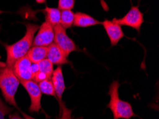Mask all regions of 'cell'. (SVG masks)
<instances>
[{"instance_id": "6da1fadb", "label": "cell", "mask_w": 159, "mask_h": 119, "mask_svg": "<svg viewBox=\"0 0 159 119\" xmlns=\"http://www.w3.org/2000/svg\"><path fill=\"white\" fill-rule=\"evenodd\" d=\"M39 28V26L37 24H26V33L25 36L13 44L5 45L7 52L5 66L11 67L16 61L27 54L29 50L32 47L34 38Z\"/></svg>"}, {"instance_id": "7a4b0ae2", "label": "cell", "mask_w": 159, "mask_h": 119, "mask_svg": "<svg viewBox=\"0 0 159 119\" xmlns=\"http://www.w3.org/2000/svg\"><path fill=\"white\" fill-rule=\"evenodd\" d=\"M119 86L120 84L118 81H114L111 84L108 93L110 100L107 107L111 111L114 119H130L136 116L131 104L120 98Z\"/></svg>"}, {"instance_id": "3957f363", "label": "cell", "mask_w": 159, "mask_h": 119, "mask_svg": "<svg viewBox=\"0 0 159 119\" xmlns=\"http://www.w3.org/2000/svg\"><path fill=\"white\" fill-rule=\"evenodd\" d=\"M20 81L11 67L4 66L0 69V90L7 103L14 107L18 108L15 95Z\"/></svg>"}, {"instance_id": "277c9868", "label": "cell", "mask_w": 159, "mask_h": 119, "mask_svg": "<svg viewBox=\"0 0 159 119\" xmlns=\"http://www.w3.org/2000/svg\"><path fill=\"white\" fill-rule=\"evenodd\" d=\"M54 43L63 52L66 57L71 52L78 51L75 42L67 35L66 30L61 24H57L54 26Z\"/></svg>"}, {"instance_id": "5b68a950", "label": "cell", "mask_w": 159, "mask_h": 119, "mask_svg": "<svg viewBox=\"0 0 159 119\" xmlns=\"http://www.w3.org/2000/svg\"><path fill=\"white\" fill-rule=\"evenodd\" d=\"M120 26H127L136 30L138 32L143 23V14L140 11L138 6H132L128 13L121 19H113Z\"/></svg>"}, {"instance_id": "8992f818", "label": "cell", "mask_w": 159, "mask_h": 119, "mask_svg": "<svg viewBox=\"0 0 159 119\" xmlns=\"http://www.w3.org/2000/svg\"><path fill=\"white\" fill-rule=\"evenodd\" d=\"M20 84L26 89L30 97L31 103L29 110L32 113H38L42 109L41 99L42 96L38 83L34 80H28V81H21Z\"/></svg>"}, {"instance_id": "52a82bcc", "label": "cell", "mask_w": 159, "mask_h": 119, "mask_svg": "<svg viewBox=\"0 0 159 119\" xmlns=\"http://www.w3.org/2000/svg\"><path fill=\"white\" fill-rule=\"evenodd\" d=\"M54 26L45 21L39 26L37 35L34 38L32 47H48L54 42Z\"/></svg>"}, {"instance_id": "ba28073f", "label": "cell", "mask_w": 159, "mask_h": 119, "mask_svg": "<svg viewBox=\"0 0 159 119\" xmlns=\"http://www.w3.org/2000/svg\"><path fill=\"white\" fill-rule=\"evenodd\" d=\"M32 64V62L26 55L16 61L11 68L20 81L33 80L34 76L31 69Z\"/></svg>"}, {"instance_id": "9c48e42d", "label": "cell", "mask_w": 159, "mask_h": 119, "mask_svg": "<svg viewBox=\"0 0 159 119\" xmlns=\"http://www.w3.org/2000/svg\"><path fill=\"white\" fill-rule=\"evenodd\" d=\"M107 35L109 38L111 45L112 47L116 46L119 41L124 36V33L122 30L121 26L116 23L114 20L109 21L106 19L102 22Z\"/></svg>"}, {"instance_id": "30bf717a", "label": "cell", "mask_w": 159, "mask_h": 119, "mask_svg": "<svg viewBox=\"0 0 159 119\" xmlns=\"http://www.w3.org/2000/svg\"><path fill=\"white\" fill-rule=\"evenodd\" d=\"M51 80L55 90L56 98H57L58 101H59L60 110H61V106L64 103L62 102V96H63L64 92L66 90V86H65L61 66H59L56 69L54 70L51 77Z\"/></svg>"}, {"instance_id": "8fae6325", "label": "cell", "mask_w": 159, "mask_h": 119, "mask_svg": "<svg viewBox=\"0 0 159 119\" xmlns=\"http://www.w3.org/2000/svg\"><path fill=\"white\" fill-rule=\"evenodd\" d=\"M66 55L59 47L52 43L47 47V59L54 65L61 66L69 64V61Z\"/></svg>"}, {"instance_id": "7c38bea8", "label": "cell", "mask_w": 159, "mask_h": 119, "mask_svg": "<svg viewBox=\"0 0 159 119\" xmlns=\"http://www.w3.org/2000/svg\"><path fill=\"white\" fill-rule=\"evenodd\" d=\"M102 24L101 21L96 20L92 16L83 12H76L74 14V26L77 27H89V26H95Z\"/></svg>"}, {"instance_id": "4fadbf2b", "label": "cell", "mask_w": 159, "mask_h": 119, "mask_svg": "<svg viewBox=\"0 0 159 119\" xmlns=\"http://www.w3.org/2000/svg\"><path fill=\"white\" fill-rule=\"evenodd\" d=\"M47 47H32L29 50L27 56L32 63H39L43 59H47Z\"/></svg>"}, {"instance_id": "5bb4252c", "label": "cell", "mask_w": 159, "mask_h": 119, "mask_svg": "<svg viewBox=\"0 0 159 119\" xmlns=\"http://www.w3.org/2000/svg\"><path fill=\"white\" fill-rule=\"evenodd\" d=\"M46 12V21L52 24L53 26L60 24L61 20V10L58 8L48 7L45 8Z\"/></svg>"}, {"instance_id": "9a60e30c", "label": "cell", "mask_w": 159, "mask_h": 119, "mask_svg": "<svg viewBox=\"0 0 159 119\" xmlns=\"http://www.w3.org/2000/svg\"><path fill=\"white\" fill-rule=\"evenodd\" d=\"M74 12L71 10H61V20L60 24L63 27L66 29L71 28L74 25Z\"/></svg>"}, {"instance_id": "2e32d148", "label": "cell", "mask_w": 159, "mask_h": 119, "mask_svg": "<svg viewBox=\"0 0 159 119\" xmlns=\"http://www.w3.org/2000/svg\"><path fill=\"white\" fill-rule=\"evenodd\" d=\"M38 85L42 94H44L45 95L56 97L55 90L54 88V86H53L51 79H45L44 81L38 83Z\"/></svg>"}, {"instance_id": "e0dca14e", "label": "cell", "mask_w": 159, "mask_h": 119, "mask_svg": "<svg viewBox=\"0 0 159 119\" xmlns=\"http://www.w3.org/2000/svg\"><path fill=\"white\" fill-rule=\"evenodd\" d=\"M38 64L39 69V71L44 73L47 75L48 79H51L53 71H54V64L50 62L47 59H44L41 61L40 62L38 63Z\"/></svg>"}, {"instance_id": "ac0fdd59", "label": "cell", "mask_w": 159, "mask_h": 119, "mask_svg": "<svg viewBox=\"0 0 159 119\" xmlns=\"http://www.w3.org/2000/svg\"><path fill=\"white\" fill-rule=\"evenodd\" d=\"M75 0H59L58 9L59 10H71L74 7Z\"/></svg>"}, {"instance_id": "d6986e66", "label": "cell", "mask_w": 159, "mask_h": 119, "mask_svg": "<svg viewBox=\"0 0 159 119\" xmlns=\"http://www.w3.org/2000/svg\"><path fill=\"white\" fill-rule=\"evenodd\" d=\"M12 108L7 106L0 98V119H4L5 116L12 111Z\"/></svg>"}, {"instance_id": "ffe728a7", "label": "cell", "mask_w": 159, "mask_h": 119, "mask_svg": "<svg viewBox=\"0 0 159 119\" xmlns=\"http://www.w3.org/2000/svg\"><path fill=\"white\" fill-rule=\"evenodd\" d=\"M60 113H61V116L59 119H71V111L66 107L64 103L61 106Z\"/></svg>"}, {"instance_id": "44dd1931", "label": "cell", "mask_w": 159, "mask_h": 119, "mask_svg": "<svg viewBox=\"0 0 159 119\" xmlns=\"http://www.w3.org/2000/svg\"><path fill=\"white\" fill-rule=\"evenodd\" d=\"M31 69H32V72L33 74V76H34V74H37V73L39 71L38 63H32V66H31Z\"/></svg>"}, {"instance_id": "7402d4cb", "label": "cell", "mask_w": 159, "mask_h": 119, "mask_svg": "<svg viewBox=\"0 0 159 119\" xmlns=\"http://www.w3.org/2000/svg\"><path fill=\"white\" fill-rule=\"evenodd\" d=\"M9 119H24V118H21L17 113H15L14 114H13L12 116H10V117H9Z\"/></svg>"}, {"instance_id": "603a6c76", "label": "cell", "mask_w": 159, "mask_h": 119, "mask_svg": "<svg viewBox=\"0 0 159 119\" xmlns=\"http://www.w3.org/2000/svg\"><path fill=\"white\" fill-rule=\"evenodd\" d=\"M36 2H37V3L38 4H43L46 2V0H36Z\"/></svg>"}]
</instances>
